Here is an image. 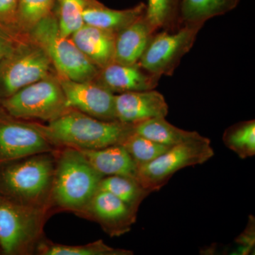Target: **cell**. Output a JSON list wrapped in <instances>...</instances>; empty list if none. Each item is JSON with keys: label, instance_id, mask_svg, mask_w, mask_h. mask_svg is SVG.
<instances>
[{"label": "cell", "instance_id": "cell-1", "mask_svg": "<svg viewBox=\"0 0 255 255\" xmlns=\"http://www.w3.org/2000/svg\"><path fill=\"white\" fill-rule=\"evenodd\" d=\"M36 125L56 148L66 147L79 150L122 144L134 132V124L100 120L72 109L47 125Z\"/></svg>", "mask_w": 255, "mask_h": 255}, {"label": "cell", "instance_id": "cell-2", "mask_svg": "<svg viewBox=\"0 0 255 255\" xmlns=\"http://www.w3.org/2000/svg\"><path fill=\"white\" fill-rule=\"evenodd\" d=\"M55 151L0 163V194L18 204L47 209L51 213Z\"/></svg>", "mask_w": 255, "mask_h": 255}, {"label": "cell", "instance_id": "cell-3", "mask_svg": "<svg viewBox=\"0 0 255 255\" xmlns=\"http://www.w3.org/2000/svg\"><path fill=\"white\" fill-rule=\"evenodd\" d=\"M55 152L50 209L78 214L98 190L104 177L92 167L81 151L65 147Z\"/></svg>", "mask_w": 255, "mask_h": 255}, {"label": "cell", "instance_id": "cell-4", "mask_svg": "<svg viewBox=\"0 0 255 255\" xmlns=\"http://www.w3.org/2000/svg\"><path fill=\"white\" fill-rule=\"evenodd\" d=\"M26 34L49 57L58 76L74 81H92L99 69L79 50L70 37L60 34L54 12L36 23Z\"/></svg>", "mask_w": 255, "mask_h": 255}, {"label": "cell", "instance_id": "cell-5", "mask_svg": "<svg viewBox=\"0 0 255 255\" xmlns=\"http://www.w3.org/2000/svg\"><path fill=\"white\" fill-rule=\"evenodd\" d=\"M48 210L18 204L0 194V255L35 253Z\"/></svg>", "mask_w": 255, "mask_h": 255}, {"label": "cell", "instance_id": "cell-6", "mask_svg": "<svg viewBox=\"0 0 255 255\" xmlns=\"http://www.w3.org/2000/svg\"><path fill=\"white\" fill-rule=\"evenodd\" d=\"M53 74L49 57L26 33L0 61V100Z\"/></svg>", "mask_w": 255, "mask_h": 255}, {"label": "cell", "instance_id": "cell-7", "mask_svg": "<svg viewBox=\"0 0 255 255\" xmlns=\"http://www.w3.org/2000/svg\"><path fill=\"white\" fill-rule=\"evenodd\" d=\"M0 106L15 118L38 119L50 122L71 110L58 75L47 76L1 100Z\"/></svg>", "mask_w": 255, "mask_h": 255}, {"label": "cell", "instance_id": "cell-8", "mask_svg": "<svg viewBox=\"0 0 255 255\" xmlns=\"http://www.w3.org/2000/svg\"><path fill=\"white\" fill-rule=\"evenodd\" d=\"M214 155V149L207 137L172 146L149 163L137 166V181L150 193L158 191L178 171L205 163Z\"/></svg>", "mask_w": 255, "mask_h": 255}, {"label": "cell", "instance_id": "cell-9", "mask_svg": "<svg viewBox=\"0 0 255 255\" xmlns=\"http://www.w3.org/2000/svg\"><path fill=\"white\" fill-rule=\"evenodd\" d=\"M200 24H181L172 30L155 33L138 64L151 75L160 78L171 75L196 41Z\"/></svg>", "mask_w": 255, "mask_h": 255}, {"label": "cell", "instance_id": "cell-10", "mask_svg": "<svg viewBox=\"0 0 255 255\" xmlns=\"http://www.w3.org/2000/svg\"><path fill=\"white\" fill-rule=\"evenodd\" d=\"M57 149L36 123L15 118L0 106V163Z\"/></svg>", "mask_w": 255, "mask_h": 255}, {"label": "cell", "instance_id": "cell-11", "mask_svg": "<svg viewBox=\"0 0 255 255\" xmlns=\"http://www.w3.org/2000/svg\"><path fill=\"white\" fill-rule=\"evenodd\" d=\"M58 78L69 108L100 120L117 121L115 94L95 80L79 82Z\"/></svg>", "mask_w": 255, "mask_h": 255}, {"label": "cell", "instance_id": "cell-12", "mask_svg": "<svg viewBox=\"0 0 255 255\" xmlns=\"http://www.w3.org/2000/svg\"><path fill=\"white\" fill-rule=\"evenodd\" d=\"M137 211L107 191L98 189L78 216L99 223L110 237H119L130 231Z\"/></svg>", "mask_w": 255, "mask_h": 255}, {"label": "cell", "instance_id": "cell-13", "mask_svg": "<svg viewBox=\"0 0 255 255\" xmlns=\"http://www.w3.org/2000/svg\"><path fill=\"white\" fill-rule=\"evenodd\" d=\"M116 119L136 124L148 119L165 117L169 107L164 96L155 90L124 92L115 95Z\"/></svg>", "mask_w": 255, "mask_h": 255}, {"label": "cell", "instance_id": "cell-14", "mask_svg": "<svg viewBox=\"0 0 255 255\" xmlns=\"http://www.w3.org/2000/svg\"><path fill=\"white\" fill-rule=\"evenodd\" d=\"M160 78L151 75L138 63L125 65L113 62L99 70L95 81L112 93L154 90Z\"/></svg>", "mask_w": 255, "mask_h": 255}, {"label": "cell", "instance_id": "cell-15", "mask_svg": "<svg viewBox=\"0 0 255 255\" xmlns=\"http://www.w3.org/2000/svg\"><path fill=\"white\" fill-rule=\"evenodd\" d=\"M155 33L145 14L121 30L116 34L114 62L125 65L138 63Z\"/></svg>", "mask_w": 255, "mask_h": 255}, {"label": "cell", "instance_id": "cell-16", "mask_svg": "<svg viewBox=\"0 0 255 255\" xmlns=\"http://www.w3.org/2000/svg\"><path fill=\"white\" fill-rule=\"evenodd\" d=\"M116 33L85 24L70 38L99 70L114 62Z\"/></svg>", "mask_w": 255, "mask_h": 255}, {"label": "cell", "instance_id": "cell-17", "mask_svg": "<svg viewBox=\"0 0 255 255\" xmlns=\"http://www.w3.org/2000/svg\"><path fill=\"white\" fill-rule=\"evenodd\" d=\"M146 4L140 3L127 9H112L97 0H87L83 12L85 24L102 28L117 34L145 14Z\"/></svg>", "mask_w": 255, "mask_h": 255}, {"label": "cell", "instance_id": "cell-18", "mask_svg": "<svg viewBox=\"0 0 255 255\" xmlns=\"http://www.w3.org/2000/svg\"><path fill=\"white\" fill-rule=\"evenodd\" d=\"M80 151L92 167L103 177L119 175L137 179V165L122 144Z\"/></svg>", "mask_w": 255, "mask_h": 255}, {"label": "cell", "instance_id": "cell-19", "mask_svg": "<svg viewBox=\"0 0 255 255\" xmlns=\"http://www.w3.org/2000/svg\"><path fill=\"white\" fill-rule=\"evenodd\" d=\"M134 132L169 147L206 138L198 132L188 131L174 127L166 120L165 117L148 119L134 124Z\"/></svg>", "mask_w": 255, "mask_h": 255}, {"label": "cell", "instance_id": "cell-20", "mask_svg": "<svg viewBox=\"0 0 255 255\" xmlns=\"http://www.w3.org/2000/svg\"><path fill=\"white\" fill-rule=\"evenodd\" d=\"M241 0H181L179 23L200 24L234 9Z\"/></svg>", "mask_w": 255, "mask_h": 255}, {"label": "cell", "instance_id": "cell-21", "mask_svg": "<svg viewBox=\"0 0 255 255\" xmlns=\"http://www.w3.org/2000/svg\"><path fill=\"white\" fill-rule=\"evenodd\" d=\"M98 189L108 191L137 211L142 201L150 194L137 179L125 176L104 177L101 179Z\"/></svg>", "mask_w": 255, "mask_h": 255}, {"label": "cell", "instance_id": "cell-22", "mask_svg": "<svg viewBox=\"0 0 255 255\" xmlns=\"http://www.w3.org/2000/svg\"><path fill=\"white\" fill-rule=\"evenodd\" d=\"M41 255H131L132 251L116 249L107 246L102 240L82 246H66L52 243L42 238L36 251Z\"/></svg>", "mask_w": 255, "mask_h": 255}, {"label": "cell", "instance_id": "cell-23", "mask_svg": "<svg viewBox=\"0 0 255 255\" xmlns=\"http://www.w3.org/2000/svg\"><path fill=\"white\" fill-rule=\"evenodd\" d=\"M223 141L230 150L241 159L255 155V122L245 121L228 127L224 131Z\"/></svg>", "mask_w": 255, "mask_h": 255}, {"label": "cell", "instance_id": "cell-24", "mask_svg": "<svg viewBox=\"0 0 255 255\" xmlns=\"http://www.w3.org/2000/svg\"><path fill=\"white\" fill-rule=\"evenodd\" d=\"M181 0H148L145 16L155 31L175 29L179 23Z\"/></svg>", "mask_w": 255, "mask_h": 255}, {"label": "cell", "instance_id": "cell-25", "mask_svg": "<svg viewBox=\"0 0 255 255\" xmlns=\"http://www.w3.org/2000/svg\"><path fill=\"white\" fill-rule=\"evenodd\" d=\"M87 0H56L53 12L60 34L70 37L85 24L84 9Z\"/></svg>", "mask_w": 255, "mask_h": 255}, {"label": "cell", "instance_id": "cell-26", "mask_svg": "<svg viewBox=\"0 0 255 255\" xmlns=\"http://www.w3.org/2000/svg\"><path fill=\"white\" fill-rule=\"evenodd\" d=\"M56 0H18L16 28L27 33L36 23L51 14Z\"/></svg>", "mask_w": 255, "mask_h": 255}, {"label": "cell", "instance_id": "cell-27", "mask_svg": "<svg viewBox=\"0 0 255 255\" xmlns=\"http://www.w3.org/2000/svg\"><path fill=\"white\" fill-rule=\"evenodd\" d=\"M137 166L149 163L171 147L132 132L122 144Z\"/></svg>", "mask_w": 255, "mask_h": 255}, {"label": "cell", "instance_id": "cell-28", "mask_svg": "<svg viewBox=\"0 0 255 255\" xmlns=\"http://www.w3.org/2000/svg\"><path fill=\"white\" fill-rule=\"evenodd\" d=\"M18 0H0V22L13 32L21 33L16 28Z\"/></svg>", "mask_w": 255, "mask_h": 255}, {"label": "cell", "instance_id": "cell-29", "mask_svg": "<svg viewBox=\"0 0 255 255\" xmlns=\"http://www.w3.org/2000/svg\"><path fill=\"white\" fill-rule=\"evenodd\" d=\"M24 34L0 28V61L9 54Z\"/></svg>", "mask_w": 255, "mask_h": 255}, {"label": "cell", "instance_id": "cell-30", "mask_svg": "<svg viewBox=\"0 0 255 255\" xmlns=\"http://www.w3.org/2000/svg\"><path fill=\"white\" fill-rule=\"evenodd\" d=\"M0 28H5V29L9 30L8 29V28H6V27H5V26H3L2 23H1V22H0ZM9 31H10V30H9ZM15 33H16V32H15Z\"/></svg>", "mask_w": 255, "mask_h": 255}, {"label": "cell", "instance_id": "cell-31", "mask_svg": "<svg viewBox=\"0 0 255 255\" xmlns=\"http://www.w3.org/2000/svg\"><path fill=\"white\" fill-rule=\"evenodd\" d=\"M0 102H1V100H0Z\"/></svg>", "mask_w": 255, "mask_h": 255}]
</instances>
